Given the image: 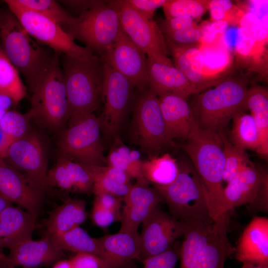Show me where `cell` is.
I'll list each match as a JSON object with an SVG mask.
<instances>
[{
    "label": "cell",
    "instance_id": "cell-2",
    "mask_svg": "<svg viewBox=\"0 0 268 268\" xmlns=\"http://www.w3.org/2000/svg\"><path fill=\"white\" fill-rule=\"evenodd\" d=\"M248 83L246 75H232L197 94L190 107L197 126L218 134L224 132L234 116L245 110Z\"/></svg>",
    "mask_w": 268,
    "mask_h": 268
},
{
    "label": "cell",
    "instance_id": "cell-14",
    "mask_svg": "<svg viewBox=\"0 0 268 268\" xmlns=\"http://www.w3.org/2000/svg\"><path fill=\"white\" fill-rule=\"evenodd\" d=\"M103 62L102 101L103 112L99 117L101 130L109 136L120 128L127 110L134 85L121 73Z\"/></svg>",
    "mask_w": 268,
    "mask_h": 268
},
{
    "label": "cell",
    "instance_id": "cell-53",
    "mask_svg": "<svg viewBox=\"0 0 268 268\" xmlns=\"http://www.w3.org/2000/svg\"><path fill=\"white\" fill-rule=\"evenodd\" d=\"M52 268H72L68 260L63 259L55 263Z\"/></svg>",
    "mask_w": 268,
    "mask_h": 268
},
{
    "label": "cell",
    "instance_id": "cell-46",
    "mask_svg": "<svg viewBox=\"0 0 268 268\" xmlns=\"http://www.w3.org/2000/svg\"><path fill=\"white\" fill-rule=\"evenodd\" d=\"M194 19L189 16H179L162 19L158 24L162 33L180 31L195 25Z\"/></svg>",
    "mask_w": 268,
    "mask_h": 268
},
{
    "label": "cell",
    "instance_id": "cell-18",
    "mask_svg": "<svg viewBox=\"0 0 268 268\" xmlns=\"http://www.w3.org/2000/svg\"><path fill=\"white\" fill-rule=\"evenodd\" d=\"M125 205L121 217L120 232H137L139 226L161 202L164 201L154 188L132 185L123 198Z\"/></svg>",
    "mask_w": 268,
    "mask_h": 268
},
{
    "label": "cell",
    "instance_id": "cell-29",
    "mask_svg": "<svg viewBox=\"0 0 268 268\" xmlns=\"http://www.w3.org/2000/svg\"><path fill=\"white\" fill-rule=\"evenodd\" d=\"M249 110L258 129L260 145L258 154L262 158L268 157V92L260 86L248 88L245 110Z\"/></svg>",
    "mask_w": 268,
    "mask_h": 268
},
{
    "label": "cell",
    "instance_id": "cell-41",
    "mask_svg": "<svg viewBox=\"0 0 268 268\" xmlns=\"http://www.w3.org/2000/svg\"><path fill=\"white\" fill-rule=\"evenodd\" d=\"M168 48H199L201 31L199 26L182 30L163 33Z\"/></svg>",
    "mask_w": 268,
    "mask_h": 268
},
{
    "label": "cell",
    "instance_id": "cell-10",
    "mask_svg": "<svg viewBox=\"0 0 268 268\" xmlns=\"http://www.w3.org/2000/svg\"><path fill=\"white\" fill-rule=\"evenodd\" d=\"M4 2L24 30L38 43L59 54L75 58L87 59L96 55L88 48L78 45L70 35L51 19L24 8L16 0Z\"/></svg>",
    "mask_w": 268,
    "mask_h": 268
},
{
    "label": "cell",
    "instance_id": "cell-5",
    "mask_svg": "<svg viewBox=\"0 0 268 268\" xmlns=\"http://www.w3.org/2000/svg\"><path fill=\"white\" fill-rule=\"evenodd\" d=\"M62 67L68 104V120L93 114L102 101V60L97 55L87 59L64 55Z\"/></svg>",
    "mask_w": 268,
    "mask_h": 268
},
{
    "label": "cell",
    "instance_id": "cell-42",
    "mask_svg": "<svg viewBox=\"0 0 268 268\" xmlns=\"http://www.w3.org/2000/svg\"><path fill=\"white\" fill-rule=\"evenodd\" d=\"M223 21L207 22L200 26L201 39L199 48L212 46L220 44L223 40L225 32L228 27Z\"/></svg>",
    "mask_w": 268,
    "mask_h": 268
},
{
    "label": "cell",
    "instance_id": "cell-40",
    "mask_svg": "<svg viewBox=\"0 0 268 268\" xmlns=\"http://www.w3.org/2000/svg\"><path fill=\"white\" fill-rule=\"evenodd\" d=\"M212 21H223L228 25H235L240 22L244 11L229 0H211L208 5Z\"/></svg>",
    "mask_w": 268,
    "mask_h": 268
},
{
    "label": "cell",
    "instance_id": "cell-44",
    "mask_svg": "<svg viewBox=\"0 0 268 268\" xmlns=\"http://www.w3.org/2000/svg\"><path fill=\"white\" fill-rule=\"evenodd\" d=\"M91 218L94 224L102 228L109 226L113 222L121 220V216L108 210L94 201L91 211Z\"/></svg>",
    "mask_w": 268,
    "mask_h": 268
},
{
    "label": "cell",
    "instance_id": "cell-16",
    "mask_svg": "<svg viewBox=\"0 0 268 268\" xmlns=\"http://www.w3.org/2000/svg\"><path fill=\"white\" fill-rule=\"evenodd\" d=\"M103 62L143 90L148 86L147 57L122 29L114 42L100 56Z\"/></svg>",
    "mask_w": 268,
    "mask_h": 268
},
{
    "label": "cell",
    "instance_id": "cell-9",
    "mask_svg": "<svg viewBox=\"0 0 268 268\" xmlns=\"http://www.w3.org/2000/svg\"><path fill=\"white\" fill-rule=\"evenodd\" d=\"M63 29L100 57L114 42L122 27L116 11L105 1L98 0L89 9L73 16Z\"/></svg>",
    "mask_w": 268,
    "mask_h": 268
},
{
    "label": "cell",
    "instance_id": "cell-21",
    "mask_svg": "<svg viewBox=\"0 0 268 268\" xmlns=\"http://www.w3.org/2000/svg\"><path fill=\"white\" fill-rule=\"evenodd\" d=\"M148 86L157 96L173 94L185 99L200 93L184 74L173 65L165 64L147 58Z\"/></svg>",
    "mask_w": 268,
    "mask_h": 268
},
{
    "label": "cell",
    "instance_id": "cell-31",
    "mask_svg": "<svg viewBox=\"0 0 268 268\" xmlns=\"http://www.w3.org/2000/svg\"><path fill=\"white\" fill-rule=\"evenodd\" d=\"M105 252L118 261L125 264L134 259L139 260L140 234L138 232H120L98 238Z\"/></svg>",
    "mask_w": 268,
    "mask_h": 268
},
{
    "label": "cell",
    "instance_id": "cell-19",
    "mask_svg": "<svg viewBox=\"0 0 268 268\" xmlns=\"http://www.w3.org/2000/svg\"><path fill=\"white\" fill-rule=\"evenodd\" d=\"M8 250V258L14 268L47 266L65 257L63 251L47 235L39 240L31 239L25 241Z\"/></svg>",
    "mask_w": 268,
    "mask_h": 268
},
{
    "label": "cell",
    "instance_id": "cell-37",
    "mask_svg": "<svg viewBox=\"0 0 268 268\" xmlns=\"http://www.w3.org/2000/svg\"><path fill=\"white\" fill-rule=\"evenodd\" d=\"M223 144L224 168L223 182H229L245 167L253 164L245 150L234 145L224 132L220 134Z\"/></svg>",
    "mask_w": 268,
    "mask_h": 268
},
{
    "label": "cell",
    "instance_id": "cell-27",
    "mask_svg": "<svg viewBox=\"0 0 268 268\" xmlns=\"http://www.w3.org/2000/svg\"><path fill=\"white\" fill-rule=\"evenodd\" d=\"M168 50L171 53L175 66L184 74L200 93L217 84L204 73L203 56L200 48H169Z\"/></svg>",
    "mask_w": 268,
    "mask_h": 268
},
{
    "label": "cell",
    "instance_id": "cell-57",
    "mask_svg": "<svg viewBox=\"0 0 268 268\" xmlns=\"http://www.w3.org/2000/svg\"><path fill=\"white\" fill-rule=\"evenodd\" d=\"M1 139V133L0 131V142Z\"/></svg>",
    "mask_w": 268,
    "mask_h": 268
},
{
    "label": "cell",
    "instance_id": "cell-58",
    "mask_svg": "<svg viewBox=\"0 0 268 268\" xmlns=\"http://www.w3.org/2000/svg\"><path fill=\"white\" fill-rule=\"evenodd\" d=\"M1 14H2V11H0V20L1 19Z\"/></svg>",
    "mask_w": 268,
    "mask_h": 268
},
{
    "label": "cell",
    "instance_id": "cell-24",
    "mask_svg": "<svg viewBox=\"0 0 268 268\" xmlns=\"http://www.w3.org/2000/svg\"><path fill=\"white\" fill-rule=\"evenodd\" d=\"M159 106L168 138L185 141L196 123L187 100L173 94L158 96Z\"/></svg>",
    "mask_w": 268,
    "mask_h": 268
},
{
    "label": "cell",
    "instance_id": "cell-49",
    "mask_svg": "<svg viewBox=\"0 0 268 268\" xmlns=\"http://www.w3.org/2000/svg\"><path fill=\"white\" fill-rule=\"evenodd\" d=\"M258 209L267 212L268 207V174L265 170L262 183L257 196L254 201L251 204Z\"/></svg>",
    "mask_w": 268,
    "mask_h": 268
},
{
    "label": "cell",
    "instance_id": "cell-32",
    "mask_svg": "<svg viewBox=\"0 0 268 268\" xmlns=\"http://www.w3.org/2000/svg\"><path fill=\"white\" fill-rule=\"evenodd\" d=\"M116 137L106 158V164L124 171L131 179H136V184L148 186L149 183L145 179L141 171L143 161L140 159L139 152L131 150L124 145L118 137Z\"/></svg>",
    "mask_w": 268,
    "mask_h": 268
},
{
    "label": "cell",
    "instance_id": "cell-28",
    "mask_svg": "<svg viewBox=\"0 0 268 268\" xmlns=\"http://www.w3.org/2000/svg\"><path fill=\"white\" fill-rule=\"evenodd\" d=\"M87 217L86 202L81 199H70L53 210L47 219V235H58L79 226Z\"/></svg>",
    "mask_w": 268,
    "mask_h": 268
},
{
    "label": "cell",
    "instance_id": "cell-55",
    "mask_svg": "<svg viewBox=\"0 0 268 268\" xmlns=\"http://www.w3.org/2000/svg\"><path fill=\"white\" fill-rule=\"evenodd\" d=\"M242 268H268V267L253 265H243Z\"/></svg>",
    "mask_w": 268,
    "mask_h": 268
},
{
    "label": "cell",
    "instance_id": "cell-15",
    "mask_svg": "<svg viewBox=\"0 0 268 268\" xmlns=\"http://www.w3.org/2000/svg\"><path fill=\"white\" fill-rule=\"evenodd\" d=\"M139 260L162 253L183 236L184 224L156 206L141 224Z\"/></svg>",
    "mask_w": 268,
    "mask_h": 268
},
{
    "label": "cell",
    "instance_id": "cell-51",
    "mask_svg": "<svg viewBox=\"0 0 268 268\" xmlns=\"http://www.w3.org/2000/svg\"><path fill=\"white\" fill-rule=\"evenodd\" d=\"M14 106L12 100L7 95L0 92V111H7Z\"/></svg>",
    "mask_w": 268,
    "mask_h": 268
},
{
    "label": "cell",
    "instance_id": "cell-39",
    "mask_svg": "<svg viewBox=\"0 0 268 268\" xmlns=\"http://www.w3.org/2000/svg\"><path fill=\"white\" fill-rule=\"evenodd\" d=\"M209 2L206 0H166L162 7L166 19L185 16L199 19L208 10Z\"/></svg>",
    "mask_w": 268,
    "mask_h": 268
},
{
    "label": "cell",
    "instance_id": "cell-22",
    "mask_svg": "<svg viewBox=\"0 0 268 268\" xmlns=\"http://www.w3.org/2000/svg\"><path fill=\"white\" fill-rule=\"evenodd\" d=\"M93 167L82 165L60 154L55 166L47 172V187L88 193L93 188Z\"/></svg>",
    "mask_w": 268,
    "mask_h": 268
},
{
    "label": "cell",
    "instance_id": "cell-50",
    "mask_svg": "<svg viewBox=\"0 0 268 268\" xmlns=\"http://www.w3.org/2000/svg\"><path fill=\"white\" fill-rule=\"evenodd\" d=\"M98 0H60L62 3L71 11L78 14V16L84 13L95 5Z\"/></svg>",
    "mask_w": 268,
    "mask_h": 268
},
{
    "label": "cell",
    "instance_id": "cell-8",
    "mask_svg": "<svg viewBox=\"0 0 268 268\" xmlns=\"http://www.w3.org/2000/svg\"><path fill=\"white\" fill-rule=\"evenodd\" d=\"M58 145L60 154L87 166L106 164L100 121L94 114L69 119Z\"/></svg>",
    "mask_w": 268,
    "mask_h": 268
},
{
    "label": "cell",
    "instance_id": "cell-12",
    "mask_svg": "<svg viewBox=\"0 0 268 268\" xmlns=\"http://www.w3.org/2000/svg\"><path fill=\"white\" fill-rule=\"evenodd\" d=\"M132 131L134 142L149 157L158 155L168 146L176 145L167 136L158 96L149 88L136 102Z\"/></svg>",
    "mask_w": 268,
    "mask_h": 268
},
{
    "label": "cell",
    "instance_id": "cell-47",
    "mask_svg": "<svg viewBox=\"0 0 268 268\" xmlns=\"http://www.w3.org/2000/svg\"><path fill=\"white\" fill-rule=\"evenodd\" d=\"M72 268H106L97 257L86 253H76L69 260Z\"/></svg>",
    "mask_w": 268,
    "mask_h": 268
},
{
    "label": "cell",
    "instance_id": "cell-36",
    "mask_svg": "<svg viewBox=\"0 0 268 268\" xmlns=\"http://www.w3.org/2000/svg\"><path fill=\"white\" fill-rule=\"evenodd\" d=\"M0 92L9 96L16 106L25 97L26 88L19 72L5 54L0 43Z\"/></svg>",
    "mask_w": 268,
    "mask_h": 268
},
{
    "label": "cell",
    "instance_id": "cell-34",
    "mask_svg": "<svg viewBox=\"0 0 268 268\" xmlns=\"http://www.w3.org/2000/svg\"><path fill=\"white\" fill-rule=\"evenodd\" d=\"M141 171L145 179L156 185H167L173 182L179 172L176 159L170 154L150 156L142 162Z\"/></svg>",
    "mask_w": 268,
    "mask_h": 268
},
{
    "label": "cell",
    "instance_id": "cell-56",
    "mask_svg": "<svg viewBox=\"0 0 268 268\" xmlns=\"http://www.w3.org/2000/svg\"><path fill=\"white\" fill-rule=\"evenodd\" d=\"M6 111H0V121L4 115V114L6 113Z\"/></svg>",
    "mask_w": 268,
    "mask_h": 268
},
{
    "label": "cell",
    "instance_id": "cell-3",
    "mask_svg": "<svg viewBox=\"0 0 268 268\" xmlns=\"http://www.w3.org/2000/svg\"><path fill=\"white\" fill-rule=\"evenodd\" d=\"M181 146L206 190L213 220L227 217L222 213L224 155L220 134L203 130L196 124Z\"/></svg>",
    "mask_w": 268,
    "mask_h": 268
},
{
    "label": "cell",
    "instance_id": "cell-60",
    "mask_svg": "<svg viewBox=\"0 0 268 268\" xmlns=\"http://www.w3.org/2000/svg\"></svg>",
    "mask_w": 268,
    "mask_h": 268
},
{
    "label": "cell",
    "instance_id": "cell-17",
    "mask_svg": "<svg viewBox=\"0 0 268 268\" xmlns=\"http://www.w3.org/2000/svg\"><path fill=\"white\" fill-rule=\"evenodd\" d=\"M43 193L23 174L0 158V195L38 216Z\"/></svg>",
    "mask_w": 268,
    "mask_h": 268
},
{
    "label": "cell",
    "instance_id": "cell-4",
    "mask_svg": "<svg viewBox=\"0 0 268 268\" xmlns=\"http://www.w3.org/2000/svg\"><path fill=\"white\" fill-rule=\"evenodd\" d=\"M0 42L5 54L22 74L32 92L50 67L55 52L51 54L35 42L10 11H2Z\"/></svg>",
    "mask_w": 268,
    "mask_h": 268
},
{
    "label": "cell",
    "instance_id": "cell-45",
    "mask_svg": "<svg viewBox=\"0 0 268 268\" xmlns=\"http://www.w3.org/2000/svg\"><path fill=\"white\" fill-rule=\"evenodd\" d=\"M133 8L145 18L151 20L155 10L162 7L166 0H125Z\"/></svg>",
    "mask_w": 268,
    "mask_h": 268
},
{
    "label": "cell",
    "instance_id": "cell-6",
    "mask_svg": "<svg viewBox=\"0 0 268 268\" xmlns=\"http://www.w3.org/2000/svg\"><path fill=\"white\" fill-rule=\"evenodd\" d=\"M179 167V174L171 183L153 185L167 204L170 214L179 221L213 220L207 192L194 167Z\"/></svg>",
    "mask_w": 268,
    "mask_h": 268
},
{
    "label": "cell",
    "instance_id": "cell-23",
    "mask_svg": "<svg viewBox=\"0 0 268 268\" xmlns=\"http://www.w3.org/2000/svg\"><path fill=\"white\" fill-rule=\"evenodd\" d=\"M265 171L254 164L249 165L227 183L223 193L224 215L228 216V213L236 207L252 203L261 186Z\"/></svg>",
    "mask_w": 268,
    "mask_h": 268
},
{
    "label": "cell",
    "instance_id": "cell-43",
    "mask_svg": "<svg viewBox=\"0 0 268 268\" xmlns=\"http://www.w3.org/2000/svg\"><path fill=\"white\" fill-rule=\"evenodd\" d=\"M180 249L177 250L173 245L162 253L146 258L142 261L144 268H175Z\"/></svg>",
    "mask_w": 268,
    "mask_h": 268
},
{
    "label": "cell",
    "instance_id": "cell-25",
    "mask_svg": "<svg viewBox=\"0 0 268 268\" xmlns=\"http://www.w3.org/2000/svg\"><path fill=\"white\" fill-rule=\"evenodd\" d=\"M37 216L19 206L8 205L0 212V248L8 249L32 239Z\"/></svg>",
    "mask_w": 268,
    "mask_h": 268
},
{
    "label": "cell",
    "instance_id": "cell-48",
    "mask_svg": "<svg viewBox=\"0 0 268 268\" xmlns=\"http://www.w3.org/2000/svg\"><path fill=\"white\" fill-rule=\"evenodd\" d=\"M95 196L94 201L100 205L122 217V198L108 193H101Z\"/></svg>",
    "mask_w": 268,
    "mask_h": 268
},
{
    "label": "cell",
    "instance_id": "cell-26",
    "mask_svg": "<svg viewBox=\"0 0 268 268\" xmlns=\"http://www.w3.org/2000/svg\"><path fill=\"white\" fill-rule=\"evenodd\" d=\"M47 235L63 251L93 255L102 261L106 268H121L125 265L111 257L104 250L98 238H92L79 226L60 234Z\"/></svg>",
    "mask_w": 268,
    "mask_h": 268
},
{
    "label": "cell",
    "instance_id": "cell-52",
    "mask_svg": "<svg viewBox=\"0 0 268 268\" xmlns=\"http://www.w3.org/2000/svg\"><path fill=\"white\" fill-rule=\"evenodd\" d=\"M0 268H14L10 264L7 255L4 254L2 248H0Z\"/></svg>",
    "mask_w": 268,
    "mask_h": 268
},
{
    "label": "cell",
    "instance_id": "cell-1",
    "mask_svg": "<svg viewBox=\"0 0 268 268\" xmlns=\"http://www.w3.org/2000/svg\"><path fill=\"white\" fill-rule=\"evenodd\" d=\"M228 219L182 221L180 268H224L227 258L234 252L227 236Z\"/></svg>",
    "mask_w": 268,
    "mask_h": 268
},
{
    "label": "cell",
    "instance_id": "cell-38",
    "mask_svg": "<svg viewBox=\"0 0 268 268\" xmlns=\"http://www.w3.org/2000/svg\"><path fill=\"white\" fill-rule=\"evenodd\" d=\"M22 6L42 14L57 22L64 28L72 19L58 2L53 0H16Z\"/></svg>",
    "mask_w": 268,
    "mask_h": 268
},
{
    "label": "cell",
    "instance_id": "cell-59",
    "mask_svg": "<svg viewBox=\"0 0 268 268\" xmlns=\"http://www.w3.org/2000/svg\"></svg>",
    "mask_w": 268,
    "mask_h": 268
},
{
    "label": "cell",
    "instance_id": "cell-20",
    "mask_svg": "<svg viewBox=\"0 0 268 268\" xmlns=\"http://www.w3.org/2000/svg\"><path fill=\"white\" fill-rule=\"evenodd\" d=\"M234 251L236 259L243 265L268 266V218L254 217L243 231Z\"/></svg>",
    "mask_w": 268,
    "mask_h": 268
},
{
    "label": "cell",
    "instance_id": "cell-11",
    "mask_svg": "<svg viewBox=\"0 0 268 268\" xmlns=\"http://www.w3.org/2000/svg\"><path fill=\"white\" fill-rule=\"evenodd\" d=\"M105 1L116 11L123 31L147 58L172 65L168 57V50L164 35L156 22L142 16L125 0Z\"/></svg>",
    "mask_w": 268,
    "mask_h": 268
},
{
    "label": "cell",
    "instance_id": "cell-13",
    "mask_svg": "<svg viewBox=\"0 0 268 268\" xmlns=\"http://www.w3.org/2000/svg\"><path fill=\"white\" fill-rule=\"evenodd\" d=\"M2 159L25 175L43 193L48 189L47 150L42 137L36 132L29 130L13 142Z\"/></svg>",
    "mask_w": 268,
    "mask_h": 268
},
{
    "label": "cell",
    "instance_id": "cell-35",
    "mask_svg": "<svg viewBox=\"0 0 268 268\" xmlns=\"http://www.w3.org/2000/svg\"><path fill=\"white\" fill-rule=\"evenodd\" d=\"M31 120L28 112L22 114L8 110L0 121L1 139L0 142V158H2L9 146L23 136L30 130Z\"/></svg>",
    "mask_w": 268,
    "mask_h": 268
},
{
    "label": "cell",
    "instance_id": "cell-54",
    "mask_svg": "<svg viewBox=\"0 0 268 268\" xmlns=\"http://www.w3.org/2000/svg\"><path fill=\"white\" fill-rule=\"evenodd\" d=\"M11 204V203L0 195V212L6 207Z\"/></svg>",
    "mask_w": 268,
    "mask_h": 268
},
{
    "label": "cell",
    "instance_id": "cell-30",
    "mask_svg": "<svg viewBox=\"0 0 268 268\" xmlns=\"http://www.w3.org/2000/svg\"><path fill=\"white\" fill-rule=\"evenodd\" d=\"M92 173V190L95 195L108 193L123 198L133 185L129 176L118 168L108 165L93 166Z\"/></svg>",
    "mask_w": 268,
    "mask_h": 268
},
{
    "label": "cell",
    "instance_id": "cell-7",
    "mask_svg": "<svg viewBox=\"0 0 268 268\" xmlns=\"http://www.w3.org/2000/svg\"><path fill=\"white\" fill-rule=\"evenodd\" d=\"M59 54L55 53L44 75L32 91L31 120L53 131L61 130L69 119L67 91Z\"/></svg>",
    "mask_w": 268,
    "mask_h": 268
},
{
    "label": "cell",
    "instance_id": "cell-33",
    "mask_svg": "<svg viewBox=\"0 0 268 268\" xmlns=\"http://www.w3.org/2000/svg\"><path fill=\"white\" fill-rule=\"evenodd\" d=\"M232 120L231 143L244 150H250L258 153L260 145V135L252 115L241 111L236 113Z\"/></svg>",
    "mask_w": 268,
    "mask_h": 268
}]
</instances>
